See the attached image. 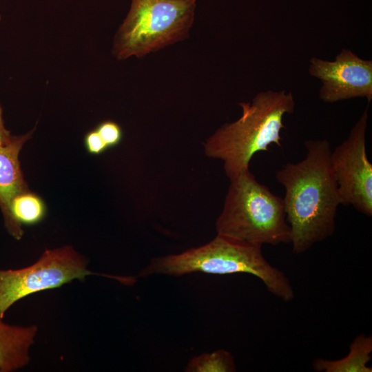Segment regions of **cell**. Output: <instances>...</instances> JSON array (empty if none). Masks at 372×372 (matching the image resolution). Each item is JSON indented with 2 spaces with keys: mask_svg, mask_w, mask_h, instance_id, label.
<instances>
[{
  "mask_svg": "<svg viewBox=\"0 0 372 372\" xmlns=\"http://www.w3.org/2000/svg\"><path fill=\"white\" fill-rule=\"evenodd\" d=\"M304 145L307 154L303 160L287 163L276 174L285 188L282 199L295 254L333 234L337 209L342 204L331 164L329 142L307 140Z\"/></svg>",
  "mask_w": 372,
  "mask_h": 372,
  "instance_id": "1",
  "label": "cell"
},
{
  "mask_svg": "<svg viewBox=\"0 0 372 372\" xmlns=\"http://www.w3.org/2000/svg\"><path fill=\"white\" fill-rule=\"evenodd\" d=\"M242 114L221 125L204 143L207 156L220 159L229 180L249 169L253 156L276 144L282 147L283 117L295 109L293 94L269 90L258 92L250 102H240Z\"/></svg>",
  "mask_w": 372,
  "mask_h": 372,
  "instance_id": "2",
  "label": "cell"
},
{
  "mask_svg": "<svg viewBox=\"0 0 372 372\" xmlns=\"http://www.w3.org/2000/svg\"><path fill=\"white\" fill-rule=\"evenodd\" d=\"M204 272L213 274L247 273L260 278L267 290L284 301L294 298L285 274L271 265L262 254L261 246L217 234L207 244L178 254L152 258L139 276L164 274L181 276Z\"/></svg>",
  "mask_w": 372,
  "mask_h": 372,
  "instance_id": "3",
  "label": "cell"
},
{
  "mask_svg": "<svg viewBox=\"0 0 372 372\" xmlns=\"http://www.w3.org/2000/svg\"><path fill=\"white\" fill-rule=\"evenodd\" d=\"M216 229L218 235L260 246L291 242L282 198L258 183L249 169L230 180Z\"/></svg>",
  "mask_w": 372,
  "mask_h": 372,
  "instance_id": "4",
  "label": "cell"
},
{
  "mask_svg": "<svg viewBox=\"0 0 372 372\" xmlns=\"http://www.w3.org/2000/svg\"><path fill=\"white\" fill-rule=\"evenodd\" d=\"M196 1L132 0L114 37V56L141 58L184 40L194 22Z\"/></svg>",
  "mask_w": 372,
  "mask_h": 372,
  "instance_id": "5",
  "label": "cell"
},
{
  "mask_svg": "<svg viewBox=\"0 0 372 372\" xmlns=\"http://www.w3.org/2000/svg\"><path fill=\"white\" fill-rule=\"evenodd\" d=\"M99 275L115 279L126 285L135 282L132 276L94 273L88 269V260L72 246L46 249L38 260L25 267L0 269V318L19 300L35 293L61 287L87 276Z\"/></svg>",
  "mask_w": 372,
  "mask_h": 372,
  "instance_id": "6",
  "label": "cell"
},
{
  "mask_svg": "<svg viewBox=\"0 0 372 372\" xmlns=\"http://www.w3.org/2000/svg\"><path fill=\"white\" fill-rule=\"evenodd\" d=\"M368 103L348 137L331 151L330 160L342 204L372 216V164L366 149Z\"/></svg>",
  "mask_w": 372,
  "mask_h": 372,
  "instance_id": "7",
  "label": "cell"
},
{
  "mask_svg": "<svg viewBox=\"0 0 372 372\" xmlns=\"http://www.w3.org/2000/svg\"><path fill=\"white\" fill-rule=\"evenodd\" d=\"M311 76L322 83L319 97L324 103L353 98L372 99V61L343 48L333 61L312 57L308 69Z\"/></svg>",
  "mask_w": 372,
  "mask_h": 372,
  "instance_id": "8",
  "label": "cell"
},
{
  "mask_svg": "<svg viewBox=\"0 0 372 372\" xmlns=\"http://www.w3.org/2000/svg\"><path fill=\"white\" fill-rule=\"evenodd\" d=\"M34 131L12 136L8 143L0 146V209L4 224L9 220L13 198L30 189L21 167L19 154Z\"/></svg>",
  "mask_w": 372,
  "mask_h": 372,
  "instance_id": "9",
  "label": "cell"
},
{
  "mask_svg": "<svg viewBox=\"0 0 372 372\" xmlns=\"http://www.w3.org/2000/svg\"><path fill=\"white\" fill-rule=\"evenodd\" d=\"M38 331L36 324L13 325L0 318V372H13L29 364Z\"/></svg>",
  "mask_w": 372,
  "mask_h": 372,
  "instance_id": "10",
  "label": "cell"
},
{
  "mask_svg": "<svg viewBox=\"0 0 372 372\" xmlns=\"http://www.w3.org/2000/svg\"><path fill=\"white\" fill-rule=\"evenodd\" d=\"M43 199L30 189L15 196L10 205V217L4 227L13 238L20 240L24 226H33L42 222L47 215Z\"/></svg>",
  "mask_w": 372,
  "mask_h": 372,
  "instance_id": "11",
  "label": "cell"
},
{
  "mask_svg": "<svg viewBox=\"0 0 372 372\" xmlns=\"http://www.w3.org/2000/svg\"><path fill=\"white\" fill-rule=\"evenodd\" d=\"M372 337L362 334L356 336L350 345V352L345 358L338 360L318 358L313 366L317 371L324 372H371L366 365L371 360Z\"/></svg>",
  "mask_w": 372,
  "mask_h": 372,
  "instance_id": "12",
  "label": "cell"
},
{
  "mask_svg": "<svg viewBox=\"0 0 372 372\" xmlns=\"http://www.w3.org/2000/svg\"><path fill=\"white\" fill-rule=\"evenodd\" d=\"M187 372H233L236 371L234 358L223 349L202 353L189 360Z\"/></svg>",
  "mask_w": 372,
  "mask_h": 372,
  "instance_id": "13",
  "label": "cell"
},
{
  "mask_svg": "<svg viewBox=\"0 0 372 372\" xmlns=\"http://www.w3.org/2000/svg\"><path fill=\"white\" fill-rule=\"evenodd\" d=\"M95 129L108 148L118 145L122 140V129L115 121L111 120L102 121Z\"/></svg>",
  "mask_w": 372,
  "mask_h": 372,
  "instance_id": "14",
  "label": "cell"
},
{
  "mask_svg": "<svg viewBox=\"0 0 372 372\" xmlns=\"http://www.w3.org/2000/svg\"><path fill=\"white\" fill-rule=\"evenodd\" d=\"M83 143L86 151L92 155L101 154L108 149L96 129L85 134Z\"/></svg>",
  "mask_w": 372,
  "mask_h": 372,
  "instance_id": "15",
  "label": "cell"
},
{
  "mask_svg": "<svg viewBox=\"0 0 372 372\" xmlns=\"http://www.w3.org/2000/svg\"><path fill=\"white\" fill-rule=\"evenodd\" d=\"M12 138V135L5 126L3 116V107L0 103V146L8 143Z\"/></svg>",
  "mask_w": 372,
  "mask_h": 372,
  "instance_id": "16",
  "label": "cell"
},
{
  "mask_svg": "<svg viewBox=\"0 0 372 372\" xmlns=\"http://www.w3.org/2000/svg\"><path fill=\"white\" fill-rule=\"evenodd\" d=\"M0 20H1V17H0Z\"/></svg>",
  "mask_w": 372,
  "mask_h": 372,
  "instance_id": "17",
  "label": "cell"
}]
</instances>
